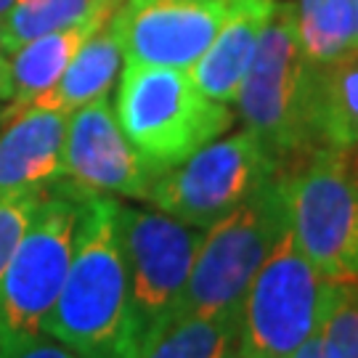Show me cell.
Listing matches in <instances>:
<instances>
[{"mask_svg": "<svg viewBox=\"0 0 358 358\" xmlns=\"http://www.w3.org/2000/svg\"><path fill=\"white\" fill-rule=\"evenodd\" d=\"M120 202L106 194L80 196L69 271L43 334L83 358H125L128 266L117 226Z\"/></svg>", "mask_w": 358, "mask_h": 358, "instance_id": "cell-1", "label": "cell"}, {"mask_svg": "<svg viewBox=\"0 0 358 358\" xmlns=\"http://www.w3.org/2000/svg\"><path fill=\"white\" fill-rule=\"evenodd\" d=\"M313 77L316 64L297 38L294 3L276 0L234 101L244 128L255 133L284 167L316 149Z\"/></svg>", "mask_w": 358, "mask_h": 358, "instance_id": "cell-2", "label": "cell"}, {"mask_svg": "<svg viewBox=\"0 0 358 358\" xmlns=\"http://www.w3.org/2000/svg\"><path fill=\"white\" fill-rule=\"evenodd\" d=\"M289 226L287 167L202 231L178 316H236L271 247Z\"/></svg>", "mask_w": 358, "mask_h": 358, "instance_id": "cell-3", "label": "cell"}, {"mask_svg": "<svg viewBox=\"0 0 358 358\" xmlns=\"http://www.w3.org/2000/svg\"><path fill=\"white\" fill-rule=\"evenodd\" d=\"M115 117L143 159L162 173L180 165L234 125L229 103L205 96L189 69L146 64H125Z\"/></svg>", "mask_w": 358, "mask_h": 358, "instance_id": "cell-4", "label": "cell"}, {"mask_svg": "<svg viewBox=\"0 0 358 358\" xmlns=\"http://www.w3.org/2000/svg\"><path fill=\"white\" fill-rule=\"evenodd\" d=\"M289 229L332 282H358V165L353 149L319 146L287 170Z\"/></svg>", "mask_w": 358, "mask_h": 358, "instance_id": "cell-5", "label": "cell"}, {"mask_svg": "<svg viewBox=\"0 0 358 358\" xmlns=\"http://www.w3.org/2000/svg\"><path fill=\"white\" fill-rule=\"evenodd\" d=\"M117 226L128 266L125 358H133L149 334L178 316L205 229L128 205L117 207Z\"/></svg>", "mask_w": 358, "mask_h": 358, "instance_id": "cell-6", "label": "cell"}, {"mask_svg": "<svg viewBox=\"0 0 358 358\" xmlns=\"http://www.w3.org/2000/svg\"><path fill=\"white\" fill-rule=\"evenodd\" d=\"M329 279L287 226L250 282L236 313V348L250 358H292L319 329Z\"/></svg>", "mask_w": 358, "mask_h": 358, "instance_id": "cell-7", "label": "cell"}, {"mask_svg": "<svg viewBox=\"0 0 358 358\" xmlns=\"http://www.w3.org/2000/svg\"><path fill=\"white\" fill-rule=\"evenodd\" d=\"M80 196L43 194L0 279V343L43 334L69 271Z\"/></svg>", "mask_w": 358, "mask_h": 358, "instance_id": "cell-8", "label": "cell"}, {"mask_svg": "<svg viewBox=\"0 0 358 358\" xmlns=\"http://www.w3.org/2000/svg\"><path fill=\"white\" fill-rule=\"evenodd\" d=\"M282 170L284 165L268 146L244 128L210 141L180 165L165 170L152 183L146 202L180 223L207 229Z\"/></svg>", "mask_w": 358, "mask_h": 358, "instance_id": "cell-9", "label": "cell"}, {"mask_svg": "<svg viewBox=\"0 0 358 358\" xmlns=\"http://www.w3.org/2000/svg\"><path fill=\"white\" fill-rule=\"evenodd\" d=\"M159 176L162 170L143 159L141 152L122 133L115 117V106L109 103V93L69 112L64 178L53 186L56 192L72 196L117 194L146 202L149 189Z\"/></svg>", "mask_w": 358, "mask_h": 358, "instance_id": "cell-10", "label": "cell"}, {"mask_svg": "<svg viewBox=\"0 0 358 358\" xmlns=\"http://www.w3.org/2000/svg\"><path fill=\"white\" fill-rule=\"evenodd\" d=\"M226 11L229 0H122L109 24L125 64L192 69Z\"/></svg>", "mask_w": 358, "mask_h": 358, "instance_id": "cell-11", "label": "cell"}, {"mask_svg": "<svg viewBox=\"0 0 358 358\" xmlns=\"http://www.w3.org/2000/svg\"><path fill=\"white\" fill-rule=\"evenodd\" d=\"M69 115L27 109L0 120V199L45 194L64 178Z\"/></svg>", "mask_w": 358, "mask_h": 358, "instance_id": "cell-12", "label": "cell"}, {"mask_svg": "<svg viewBox=\"0 0 358 358\" xmlns=\"http://www.w3.org/2000/svg\"><path fill=\"white\" fill-rule=\"evenodd\" d=\"M273 6L276 0H229V11L217 35L189 69L196 88L213 101L231 103L236 99Z\"/></svg>", "mask_w": 358, "mask_h": 358, "instance_id": "cell-13", "label": "cell"}, {"mask_svg": "<svg viewBox=\"0 0 358 358\" xmlns=\"http://www.w3.org/2000/svg\"><path fill=\"white\" fill-rule=\"evenodd\" d=\"M109 19L112 13H96L72 27L19 45L6 56V66L0 72V99L6 103H22L48 90L62 77L72 56L83 48V43L93 38Z\"/></svg>", "mask_w": 358, "mask_h": 358, "instance_id": "cell-14", "label": "cell"}, {"mask_svg": "<svg viewBox=\"0 0 358 358\" xmlns=\"http://www.w3.org/2000/svg\"><path fill=\"white\" fill-rule=\"evenodd\" d=\"M120 64H122L120 40H117L112 24L106 22L93 38L83 43V48L72 56V62L66 64L62 77L51 88L32 96L29 101L6 103L0 109V120L27 112V109H48V112L69 115V112L80 109L83 103L106 96L120 72Z\"/></svg>", "mask_w": 358, "mask_h": 358, "instance_id": "cell-15", "label": "cell"}, {"mask_svg": "<svg viewBox=\"0 0 358 358\" xmlns=\"http://www.w3.org/2000/svg\"><path fill=\"white\" fill-rule=\"evenodd\" d=\"M313 138L319 146H358V53L316 64L313 77Z\"/></svg>", "mask_w": 358, "mask_h": 358, "instance_id": "cell-16", "label": "cell"}, {"mask_svg": "<svg viewBox=\"0 0 358 358\" xmlns=\"http://www.w3.org/2000/svg\"><path fill=\"white\" fill-rule=\"evenodd\" d=\"M236 340V316H176L133 358H220Z\"/></svg>", "mask_w": 358, "mask_h": 358, "instance_id": "cell-17", "label": "cell"}, {"mask_svg": "<svg viewBox=\"0 0 358 358\" xmlns=\"http://www.w3.org/2000/svg\"><path fill=\"white\" fill-rule=\"evenodd\" d=\"M122 0H13L3 13L6 56L29 40L72 27L96 13H115Z\"/></svg>", "mask_w": 358, "mask_h": 358, "instance_id": "cell-18", "label": "cell"}, {"mask_svg": "<svg viewBox=\"0 0 358 358\" xmlns=\"http://www.w3.org/2000/svg\"><path fill=\"white\" fill-rule=\"evenodd\" d=\"M297 38L313 64L353 53V0H297Z\"/></svg>", "mask_w": 358, "mask_h": 358, "instance_id": "cell-19", "label": "cell"}, {"mask_svg": "<svg viewBox=\"0 0 358 358\" xmlns=\"http://www.w3.org/2000/svg\"><path fill=\"white\" fill-rule=\"evenodd\" d=\"M319 337L327 358H358V282L329 279Z\"/></svg>", "mask_w": 358, "mask_h": 358, "instance_id": "cell-20", "label": "cell"}, {"mask_svg": "<svg viewBox=\"0 0 358 358\" xmlns=\"http://www.w3.org/2000/svg\"><path fill=\"white\" fill-rule=\"evenodd\" d=\"M40 199L43 194H22V196L0 199V279Z\"/></svg>", "mask_w": 358, "mask_h": 358, "instance_id": "cell-21", "label": "cell"}, {"mask_svg": "<svg viewBox=\"0 0 358 358\" xmlns=\"http://www.w3.org/2000/svg\"><path fill=\"white\" fill-rule=\"evenodd\" d=\"M0 358H83L72 348L62 345L48 334H32V337H16L0 343Z\"/></svg>", "mask_w": 358, "mask_h": 358, "instance_id": "cell-22", "label": "cell"}, {"mask_svg": "<svg viewBox=\"0 0 358 358\" xmlns=\"http://www.w3.org/2000/svg\"><path fill=\"white\" fill-rule=\"evenodd\" d=\"M292 358H327V353H324V345H321L319 329L310 334L303 345L297 348V353H294Z\"/></svg>", "mask_w": 358, "mask_h": 358, "instance_id": "cell-23", "label": "cell"}, {"mask_svg": "<svg viewBox=\"0 0 358 358\" xmlns=\"http://www.w3.org/2000/svg\"><path fill=\"white\" fill-rule=\"evenodd\" d=\"M353 53H358V0H353Z\"/></svg>", "mask_w": 358, "mask_h": 358, "instance_id": "cell-24", "label": "cell"}, {"mask_svg": "<svg viewBox=\"0 0 358 358\" xmlns=\"http://www.w3.org/2000/svg\"><path fill=\"white\" fill-rule=\"evenodd\" d=\"M220 358H250V356H244L242 350L236 348V343H234V345H231L229 350H226V353H223V356H220Z\"/></svg>", "mask_w": 358, "mask_h": 358, "instance_id": "cell-25", "label": "cell"}, {"mask_svg": "<svg viewBox=\"0 0 358 358\" xmlns=\"http://www.w3.org/2000/svg\"><path fill=\"white\" fill-rule=\"evenodd\" d=\"M0 53H6V32H3V19H0Z\"/></svg>", "mask_w": 358, "mask_h": 358, "instance_id": "cell-26", "label": "cell"}, {"mask_svg": "<svg viewBox=\"0 0 358 358\" xmlns=\"http://www.w3.org/2000/svg\"><path fill=\"white\" fill-rule=\"evenodd\" d=\"M11 6H13V0H0V16H3V13L8 11Z\"/></svg>", "mask_w": 358, "mask_h": 358, "instance_id": "cell-27", "label": "cell"}, {"mask_svg": "<svg viewBox=\"0 0 358 358\" xmlns=\"http://www.w3.org/2000/svg\"><path fill=\"white\" fill-rule=\"evenodd\" d=\"M3 66H6V53H0V72H3Z\"/></svg>", "mask_w": 358, "mask_h": 358, "instance_id": "cell-28", "label": "cell"}, {"mask_svg": "<svg viewBox=\"0 0 358 358\" xmlns=\"http://www.w3.org/2000/svg\"><path fill=\"white\" fill-rule=\"evenodd\" d=\"M353 157H356V165H358V146L353 149Z\"/></svg>", "mask_w": 358, "mask_h": 358, "instance_id": "cell-29", "label": "cell"}, {"mask_svg": "<svg viewBox=\"0 0 358 358\" xmlns=\"http://www.w3.org/2000/svg\"><path fill=\"white\" fill-rule=\"evenodd\" d=\"M103 358H115V356H103Z\"/></svg>", "mask_w": 358, "mask_h": 358, "instance_id": "cell-30", "label": "cell"}]
</instances>
